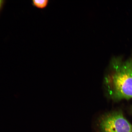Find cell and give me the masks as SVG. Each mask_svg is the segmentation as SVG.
Masks as SVG:
<instances>
[{
	"label": "cell",
	"instance_id": "1",
	"mask_svg": "<svg viewBox=\"0 0 132 132\" xmlns=\"http://www.w3.org/2000/svg\"><path fill=\"white\" fill-rule=\"evenodd\" d=\"M111 66L104 80L107 95L115 101L132 99V58L115 60Z\"/></svg>",
	"mask_w": 132,
	"mask_h": 132
},
{
	"label": "cell",
	"instance_id": "2",
	"mask_svg": "<svg viewBox=\"0 0 132 132\" xmlns=\"http://www.w3.org/2000/svg\"><path fill=\"white\" fill-rule=\"evenodd\" d=\"M98 122L101 132H132V125L119 110L104 114Z\"/></svg>",
	"mask_w": 132,
	"mask_h": 132
},
{
	"label": "cell",
	"instance_id": "3",
	"mask_svg": "<svg viewBox=\"0 0 132 132\" xmlns=\"http://www.w3.org/2000/svg\"><path fill=\"white\" fill-rule=\"evenodd\" d=\"M48 2V1L47 0H43V1L35 0V1H33V4L36 7L42 9L47 6Z\"/></svg>",
	"mask_w": 132,
	"mask_h": 132
},
{
	"label": "cell",
	"instance_id": "4",
	"mask_svg": "<svg viewBox=\"0 0 132 132\" xmlns=\"http://www.w3.org/2000/svg\"><path fill=\"white\" fill-rule=\"evenodd\" d=\"M2 1H0V6H1V3H2Z\"/></svg>",
	"mask_w": 132,
	"mask_h": 132
}]
</instances>
